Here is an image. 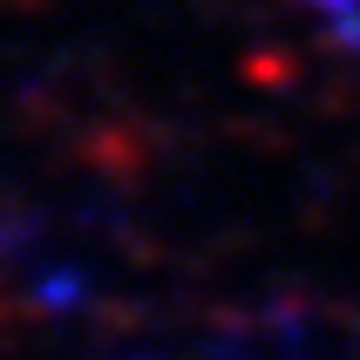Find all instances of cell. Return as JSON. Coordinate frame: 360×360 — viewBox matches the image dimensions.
Wrapping results in <instances>:
<instances>
[{"instance_id":"6da1fadb","label":"cell","mask_w":360,"mask_h":360,"mask_svg":"<svg viewBox=\"0 0 360 360\" xmlns=\"http://www.w3.org/2000/svg\"><path fill=\"white\" fill-rule=\"evenodd\" d=\"M313 7L326 14V27H333V34L360 41V0H313Z\"/></svg>"}]
</instances>
